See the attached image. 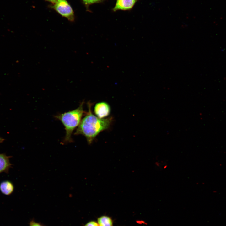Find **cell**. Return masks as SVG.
<instances>
[{
    "label": "cell",
    "instance_id": "cell-13",
    "mask_svg": "<svg viewBox=\"0 0 226 226\" xmlns=\"http://www.w3.org/2000/svg\"><path fill=\"white\" fill-rule=\"evenodd\" d=\"M4 140V139L0 137V143H2Z\"/></svg>",
    "mask_w": 226,
    "mask_h": 226
},
{
    "label": "cell",
    "instance_id": "cell-1",
    "mask_svg": "<svg viewBox=\"0 0 226 226\" xmlns=\"http://www.w3.org/2000/svg\"><path fill=\"white\" fill-rule=\"evenodd\" d=\"M88 111L82 119L74 134L83 135L86 138L88 143L90 144L100 132L109 127L112 118L110 117L99 118L92 113L91 104L88 103Z\"/></svg>",
    "mask_w": 226,
    "mask_h": 226
},
{
    "label": "cell",
    "instance_id": "cell-8",
    "mask_svg": "<svg viewBox=\"0 0 226 226\" xmlns=\"http://www.w3.org/2000/svg\"><path fill=\"white\" fill-rule=\"evenodd\" d=\"M99 226H113V221L111 218L107 216H102L97 219Z\"/></svg>",
    "mask_w": 226,
    "mask_h": 226
},
{
    "label": "cell",
    "instance_id": "cell-3",
    "mask_svg": "<svg viewBox=\"0 0 226 226\" xmlns=\"http://www.w3.org/2000/svg\"><path fill=\"white\" fill-rule=\"evenodd\" d=\"M53 8L62 16L71 21L74 20L73 11L66 0H56Z\"/></svg>",
    "mask_w": 226,
    "mask_h": 226
},
{
    "label": "cell",
    "instance_id": "cell-5",
    "mask_svg": "<svg viewBox=\"0 0 226 226\" xmlns=\"http://www.w3.org/2000/svg\"><path fill=\"white\" fill-rule=\"evenodd\" d=\"M138 0H117L113 10H127L131 9Z\"/></svg>",
    "mask_w": 226,
    "mask_h": 226
},
{
    "label": "cell",
    "instance_id": "cell-4",
    "mask_svg": "<svg viewBox=\"0 0 226 226\" xmlns=\"http://www.w3.org/2000/svg\"><path fill=\"white\" fill-rule=\"evenodd\" d=\"M111 111L110 107L108 103L101 102L96 103L94 107L95 115L100 119L105 118L108 116Z\"/></svg>",
    "mask_w": 226,
    "mask_h": 226
},
{
    "label": "cell",
    "instance_id": "cell-9",
    "mask_svg": "<svg viewBox=\"0 0 226 226\" xmlns=\"http://www.w3.org/2000/svg\"><path fill=\"white\" fill-rule=\"evenodd\" d=\"M102 0H83V2L86 5H89L94 3H99Z\"/></svg>",
    "mask_w": 226,
    "mask_h": 226
},
{
    "label": "cell",
    "instance_id": "cell-12",
    "mask_svg": "<svg viewBox=\"0 0 226 226\" xmlns=\"http://www.w3.org/2000/svg\"><path fill=\"white\" fill-rule=\"evenodd\" d=\"M46 0L49 1V2H50L54 4H55L56 1V0Z\"/></svg>",
    "mask_w": 226,
    "mask_h": 226
},
{
    "label": "cell",
    "instance_id": "cell-6",
    "mask_svg": "<svg viewBox=\"0 0 226 226\" xmlns=\"http://www.w3.org/2000/svg\"><path fill=\"white\" fill-rule=\"evenodd\" d=\"M10 157L4 154H0V173L8 171L12 165L9 161Z\"/></svg>",
    "mask_w": 226,
    "mask_h": 226
},
{
    "label": "cell",
    "instance_id": "cell-7",
    "mask_svg": "<svg viewBox=\"0 0 226 226\" xmlns=\"http://www.w3.org/2000/svg\"><path fill=\"white\" fill-rule=\"evenodd\" d=\"M14 189L13 184L10 181H4L0 184V190L4 195H8L11 194L13 192Z\"/></svg>",
    "mask_w": 226,
    "mask_h": 226
},
{
    "label": "cell",
    "instance_id": "cell-10",
    "mask_svg": "<svg viewBox=\"0 0 226 226\" xmlns=\"http://www.w3.org/2000/svg\"><path fill=\"white\" fill-rule=\"evenodd\" d=\"M84 226H99L98 223L94 221L89 222Z\"/></svg>",
    "mask_w": 226,
    "mask_h": 226
},
{
    "label": "cell",
    "instance_id": "cell-2",
    "mask_svg": "<svg viewBox=\"0 0 226 226\" xmlns=\"http://www.w3.org/2000/svg\"><path fill=\"white\" fill-rule=\"evenodd\" d=\"M83 104V101L77 109L58 114L55 116L56 118L59 120L64 127L65 130V136L63 141L64 143H71L73 141L72 134L79 125L84 113Z\"/></svg>",
    "mask_w": 226,
    "mask_h": 226
},
{
    "label": "cell",
    "instance_id": "cell-11",
    "mask_svg": "<svg viewBox=\"0 0 226 226\" xmlns=\"http://www.w3.org/2000/svg\"><path fill=\"white\" fill-rule=\"evenodd\" d=\"M30 226H44L41 224L36 223L33 221H31L30 223Z\"/></svg>",
    "mask_w": 226,
    "mask_h": 226
}]
</instances>
